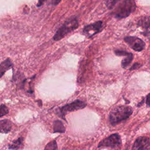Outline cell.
Returning a JSON list of instances; mask_svg holds the SVG:
<instances>
[{"instance_id":"6da1fadb","label":"cell","mask_w":150,"mask_h":150,"mask_svg":"<svg viewBox=\"0 0 150 150\" xmlns=\"http://www.w3.org/2000/svg\"><path fill=\"white\" fill-rule=\"evenodd\" d=\"M136 8L134 0H122L114 9L111 14L115 18L123 19L134 12Z\"/></svg>"},{"instance_id":"52a82bcc","label":"cell","mask_w":150,"mask_h":150,"mask_svg":"<svg viewBox=\"0 0 150 150\" xmlns=\"http://www.w3.org/2000/svg\"><path fill=\"white\" fill-rule=\"evenodd\" d=\"M103 28V22L97 21L93 23L86 25L83 28V33L87 37H91L98 33Z\"/></svg>"},{"instance_id":"8992f818","label":"cell","mask_w":150,"mask_h":150,"mask_svg":"<svg viewBox=\"0 0 150 150\" xmlns=\"http://www.w3.org/2000/svg\"><path fill=\"white\" fill-rule=\"evenodd\" d=\"M124 40L135 51L141 52L145 47V42L138 37L126 36L124 38Z\"/></svg>"},{"instance_id":"ba28073f","label":"cell","mask_w":150,"mask_h":150,"mask_svg":"<svg viewBox=\"0 0 150 150\" xmlns=\"http://www.w3.org/2000/svg\"><path fill=\"white\" fill-rule=\"evenodd\" d=\"M132 150H150L149 138L145 137L138 138L134 143Z\"/></svg>"},{"instance_id":"d6986e66","label":"cell","mask_w":150,"mask_h":150,"mask_svg":"<svg viewBox=\"0 0 150 150\" xmlns=\"http://www.w3.org/2000/svg\"><path fill=\"white\" fill-rule=\"evenodd\" d=\"M141 64H139V63H134L132 66L131 67V69H129L130 70H134V69H138L139 68L140 66H141Z\"/></svg>"},{"instance_id":"7c38bea8","label":"cell","mask_w":150,"mask_h":150,"mask_svg":"<svg viewBox=\"0 0 150 150\" xmlns=\"http://www.w3.org/2000/svg\"><path fill=\"white\" fill-rule=\"evenodd\" d=\"M23 141V138L22 137H19L17 139L12 141L11 144L8 145L9 149H18L22 145Z\"/></svg>"},{"instance_id":"9a60e30c","label":"cell","mask_w":150,"mask_h":150,"mask_svg":"<svg viewBox=\"0 0 150 150\" xmlns=\"http://www.w3.org/2000/svg\"><path fill=\"white\" fill-rule=\"evenodd\" d=\"M44 150H57V143L55 140L49 142L45 146Z\"/></svg>"},{"instance_id":"ffe728a7","label":"cell","mask_w":150,"mask_h":150,"mask_svg":"<svg viewBox=\"0 0 150 150\" xmlns=\"http://www.w3.org/2000/svg\"><path fill=\"white\" fill-rule=\"evenodd\" d=\"M62 0H52V4L54 5H57Z\"/></svg>"},{"instance_id":"30bf717a","label":"cell","mask_w":150,"mask_h":150,"mask_svg":"<svg viewBox=\"0 0 150 150\" xmlns=\"http://www.w3.org/2000/svg\"><path fill=\"white\" fill-rule=\"evenodd\" d=\"M12 67V63L9 59H6L0 64V78L4 73Z\"/></svg>"},{"instance_id":"7a4b0ae2","label":"cell","mask_w":150,"mask_h":150,"mask_svg":"<svg viewBox=\"0 0 150 150\" xmlns=\"http://www.w3.org/2000/svg\"><path fill=\"white\" fill-rule=\"evenodd\" d=\"M132 113L131 107L120 105L114 108L110 112L109 121L111 125H115L121 121L128 118Z\"/></svg>"},{"instance_id":"4fadbf2b","label":"cell","mask_w":150,"mask_h":150,"mask_svg":"<svg viewBox=\"0 0 150 150\" xmlns=\"http://www.w3.org/2000/svg\"><path fill=\"white\" fill-rule=\"evenodd\" d=\"M138 25L142 27L143 29L149 30V16H145L141 19L138 22Z\"/></svg>"},{"instance_id":"e0dca14e","label":"cell","mask_w":150,"mask_h":150,"mask_svg":"<svg viewBox=\"0 0 150 150\" xmlns=\"http://www.w3.org/2000/svg\"><path fill=\"white\" fill-rule=\"evenodd\" d=\"M9 108L4 104H2L0 105V117L4 116L8 114Z\"/></svg>"},{"instance_id":"44dd1931","label":"cell","mask_w":150,"mask_h":150,"mask_svg":"<svg viewBox=\"0 0 150 150\" xmlns=\"http://www.w3.org/2000/svg\"><path fill=\"white\" fill-rule=\"evenodd\" d=\"M45 1L46 0H39V2L37 4V6H40L41 5H42V4L44 3Z\"/></svg>"},{"instance_id":"3957f363","label":"cell","mask_w":150,"mask_h":150,"mask_svg":"<svg viewBox=\"0 0 150 150\" xmlns=\"http://www.w3.org/2000/svg\"><path fill=\"white\" fill-rule=\"evenodd\" d=\"M79 26L78 21L74 18L67 21L56 32L53 36V40L58 41L63 39L66 35L74 30L76 29Z\"/></svg>"},{"instance_id":"ac0fdd59","label":"cell","mask_w":150,"mask_h":150,"mask_svg":"<svg viewBox=\"0 0 150 150\" xmlns=\"http://www.w3.org/2000/svg\"><path fill=\"white\" fill-rule=\"evenodd\" d=\"M115 54L118 56H126L129 52H127L124 50H115Z\"/></svg>"},{"instance_id":"2e32d148","label":"cell","mask_w":150,"mask_h":150,"mask_svg":"<svg viewBox=\"0 0 150 150\" xmlns=\"http://www.w3.org/2000/svg\"><path fill=\"white\" fill-rule=\"evenodd\" d=\"M118 1L119 0H104V4L108 9H111Z\"/></svg>"},{"instance_id":"5bb4252c","label":"cell","mask_w":150,"mask_h":150,"mask_svg":"<svg viewBox=\"0 0 150 150\" xmlns=\"http://www.w3.org/2000/svg\"><path fill=\"white\" fill-rule=\"evenodd\" d=\"M133 59V55L132 53H129L126 56L125 58H124L121 62V66L123 68H125L127 67L132 62Z\"/></svg>"},{"instance_id":"277c9868","label":"cell","mask_w":150,"mask_h":150,"mask_svg":"<svg viewBox=\"0 0 150 150\" xmlns=\"http://www.w3.org/2000/svg\"><path fill=\"white\" fill-rule=\"evenodd\" d=\"M86 106V103L81 100H77L71 103L66 104L62 107H59L56 110V113L63 120H66L64 116L69 112L76 111L82 109Z\"/></svg>"},{"instance_id":"9c48e42d","label":"cell","mask_w":150,"mask_h":150,"mask_svg":"<svg viewBox=\"0 0 150 150\" xmlns=\"http://www.w3.org/2000/svg\"><path fill=\"white\" fill-rule=\"evenodd\" d=\"M12 123L8 119L0 120V133L7 134L11 131L12 129Z\"/></svg>"},{"instance_id":"7402d4cb","label":"cell","mask_w":150,"mask_h":150,"mask_svg":"<svg viewBox=\"0 0 150 150\" xmlns=\"http://www.w3.org/2000/svg\"><path fill=\"white\" fill-rule=\"evenodd\" d=\"M149 94H148L147 95V96H146V105H147V106L148 107H149Z\"/></svg>"},{"instance_id":"5b68a950","label":"cell","mask_w":150,"mask_h":150,"mask_svg":"<svg viewBox=\"0 0 150 150\" xmlns=\"http://www.w3.org/2000/svg\"><path fill=\"white\" fill-rule=\"evenodd\" d=\"M121 144L120 136L115 133L103 139L98 145V148L100 147H111L115 148L119 146Z\"/></svg>"},{"instance_id":"8fae6325","label":"cell","mask_w":150,"mask_h":150,"mask_svg":"<svg viewBox=\"0 0 150 150\" xmlns=\"http://www.w3.org/2000/svg\"><path fill=\"white\" fill-rule=\"evenodd\" d=\"M65 132V128L63 122L60 120H56L53 122V132L63 133Z\"/></svg>"}]
</instances>
